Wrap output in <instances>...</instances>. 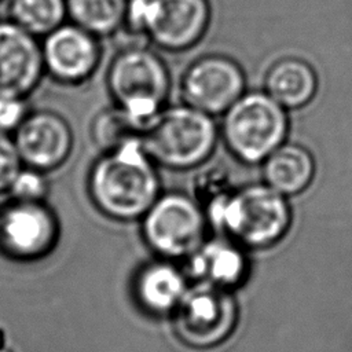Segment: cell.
I'll return each mask as SVG.
<instances>
[{"label": "cell", "instance_id": "obj_1", "mask_svg": "<svg viewBox=\"0 0 352 352\" xmlns=\"http://www.w3.org/2000/svg\"><path fill=\"white\" fill-rule=\"evenodd\" d=\"M154 161L140 139L102 153L88 175V192L95 206L114 220L144 216L158 198Z\"/></svg>", "mask_w": 352, "mask_h": 352}, {"label": "cell", "instance_id": "obj_2", "mask_svg": "<svg viewBox=\"0 0 352 352\" xmlns=\"http://www.w3.org/2000/svg\"><path fill=\"white\" fill-rule=\"evenodd\" d=\"M216 136L210 116L187 104L160 110L146 124L140 143L154 162L184 169L210 155Z\"/></svg>", "mask_w": 352, "mask_h": 352}, {"label": "cell", "instance_id": "obj_3", "mask_svg": "<svg viewBox=\"0 0 352 352\" xmlns=\"http://www.w3.org/2000/svg\"><path fill=\"white\" fill-rule=\"evenodd\" d=\"M106 84L114 103L146 126L162 110L169 92V74L155 52L144 47H128L113 58Z\"/></svg>", "mask_w": 352, "mask_h": 352}, {"label": "cell", "instance_id": "obj_4", "mask_svg": "<svg viewBox=\"0 0 352 352\" xmlns=\"http://www.w3.org/2000/svg\"><path fill=\"white\" fill-rule=\"evenodd\" d=\"M212 221L248 246H267L283 235L290 221L283 194L267 186L235 191L208 213Z\"/></svg>", "mask_w": 352, "mask_h": 352}, {"label": "cell", "instance_id": "obj_5", "mask_svg": "<svg viewBox=\"0 0 352 352\" xmlns=\"http://www.w3.org/2000/svg\"><path fill=\"white\" fill-rule=\"evenodd\" d=\"M285 109L268 94L241 96L224 116L223 133L232 154L245 162L265 160L285 139Z\"/></svg>", "mask_w": 352, "mask_h": 352}, {"label": "cell", "instance_id": "obj_6", "mask_svg": "<svg viewBox=\"0 0 352 352\" xmlns=\"http://www.w3.org/2000/svg\"><path fill=\"white\" fill-rule=\"evenodd\" d=\"M206 0H128L125 25L157 45L179 51L195 44L209 22Z\"/></svg>", "mask_w": 352, "mask_h": 352}, {"label": "cell", "instance_id": "obj_7", "mask_svg": "<svg viewBox=\"0 0 352 352\" xmlns=\"http://www.w3.org/2000/svg\"><path fill=\"white\" fill-rule=\"evenodd\" d=\"M235 301L223 287L209 282L186 290L175 308L173 324L182 341L210 346L223 341L235 324Z\"/></svg>", "mask_w": 352, "mask_h": 352}, {"label": "cell", "instance_id": "obj_8", "mask_svg": "<svg viewBox=\"0 0 352 352\" xmlns=\"http://www.w3.org/2000/svg\"><path fill=\"white\" fill-rule=\"evenodd\" d=\"M58 220L43 201L11 198L0 209V250L16 261L48 254L58 241Z\"/></svg>", "mask_w": 352, "mask_h": 352}, {"label": "cell", "instance_id": "obj_9", "mask_svg": "<svg viewBox=\"0 0 352 352\" xmlns=\"http://www.w3.org/2000/svg\"><path fill=\"white\" fill-rule=\"evenodd\" d=\"M202 234L204 217L199 208L182 194L158 197L144 214V239L162 256L180 257L194 252Z\"/></svg>", "mask_w": 352, "mask_h": 352}, {"label": "cell", "instance_id": "obj_10", "mask_svg": "<svg viewBox=\"0 0 352 352\" xmlns=\"http://www.w3.org/2000/svg\"><path fill=\"white\" fill-rule=\"evenodd\" d=\"M12 139L23 166L44 173L62 166L74 144L69 122L51 110L28 113L12 132Z\"/></svg>", "mask_w": 352, "mask_h": 352}, {"label": "cell", "instance_id": "obj_11", "mask_svg": "<svg viewBox=\"0 0 352 352\" xmlns=\"http://www.w3.org/2000/svg\"><path fill=\"white\" fill-rule=\"evenodd\" d=\"M45 73L66 85H78L91 78L99 66V37L70 22L63 23L41 43Z\"/></svg>", "mask_w": 352, "mask_h": 352}, {"label": "cell", "instance_id": "obj_12", "mask_svg": "<svg viewBox=\"0 0 352 352\" xmlns=\"http://www.w3.org/2000/svg\"><path fill=\"white\" fill-rule=\"evenodd\" d=\"M245 77L241 67L226 56H205L186 72L182 92L186 103L206 114L227 111L243 92Z\"/></svg>", "mask_w": 352, "mask_h": 352}, {"label": "cell", "instance_id": "obj_13", "mask_svg": "<svg viewBox=\"0 0 352 352\" xmlns=\"http://www.w3.org/2000/svg\"><path fill=\"white\" fill-rule=\"evenodd\" d=\"M38 37L11 19L0 21V98L26 99L45 73Z\"/></svg>", "mask_w": 352, "mask_h": 352}, {"label": "cell", "instance_id": "obj_14", "mask_svg": "<svg viewBox=\"0 0 352 352\" xmlns=\"http://www.w3.org/2000/svg\"><path fill=\"white\" fill-rule=\"evenodd\" d=\"M316 85V74L311 65L297 58L278 60L265 78L267 94L289 109L308 103L315 95Z\"/></svg>", "mask_w": 352, "mask_h": 352}, {"label": "cell", "instance_id": "obj_15", "mask_svg": "<svg viewBox=\"0 0 352 352\" xmlns=\"http://www.w3.org/2000/svg\"><path fill=\"white\" fill-rule=\"evenodd\" d=\"M315 170L309 151L297 144H280L264 160V177L280 194H297L312 180Z\"/></svg>", "mask_w": 352, "mask_h": 352}, {"label": "cell", "instance_id": "obj_16", "mask_svg": "<svg viewBox=\"0 0 352 352\" xmlns=\"http://www.w3.org/2000/svg\"><path fill=\"white\" fill-rule=\"evenodd\" d=\"M186 293L182 274L165 263L144 267L135 280V296L148 312L164 314L172 311Z\"/></svg>", "mask_w": 352, "mask_h": 352}, {"label": "cell", "instance_id": "obj_17", "mask_svg": "<svg viewBox=\"0 0 352 352\" xmlns=\"http://www.w3.org/2000/svg\"><path fill=\"white\" fill-rule=\"evenodd\" d=\"M192 272L205 282L231 286L241 282L246 272V260L241 250L224 242H213L202 248L192 258Z\"/></svg>", "mask_w": 352, "mask_h": 352}, {"label": "cell", "instance_id": "obj_18", "mask_svg": "<svg viewBox=\"0 0 352 352\" xmlns=\"http://www.w3.org/2000/svg\"><path fill=\"white\" fill-rule=\"evenodd\" d=\"M70 22L96 37L116 33L125 25L128 0H66Z\"/></svg>", "mask_w": 352, "mask_h": 352}, {"label": "cell", "instance_id": "obj_19", "mask_svg": "<svg viewBox=\"0 0 352 352\" xmlns=\"http://www.w3.org/2000/svg\"><path fill=\"white\" fill-rule=\"evenodd\" d=\"M143 129L144 124L114 103L95 116L91 124V138L98 148L106 153L140 139Z\"/></svg>", "mask_w": 352, "mask_h": 352}, {"label": "cell", "instance_id": "obj_20", "mask_svg": "<svg viewBox=\"0 0 352 352\" xmlns=\"http://www.w3.org/2000/svg\"><path fill=\"white\" fill-rule=\"evenodd\" d=\"M10 19L36 37H45L67 18L66 0H11Z\"/></svg>", "mask_w": 352, "mask_h": 352}, {"label": "cell", "instance_id": "obj_21", "mask_svg": "<svg viewBox=\"0 0 352 352\" xmlns=\"http://www.w3.org/2000/svg\"><path fill=\"white\" fill-rule=\"evenodd\" d=\"M195 192L208 213L221 206L234 194L231 179L223 168H210L198 175L195 180Z\"/></svg>", "mask_w": 352, "mask_h": 352}, {"label": "cell", "instance_id": "obj_22", "mask_svg": "<svg viewBox=\"0 0 352 352\" xmlns=\"http://www.w3.org/2000/svg\"><path fill=\"white\" fill-rule=\"evenodd\" d=\"M47 188L48 184L44 172L32 168H22L12 182L8 192L14 199L43 201L47 194Z\"/></svg>", "mask_w": 352, "mask_h": 352}, {"label": "cell", "instance_id": "obj_23", "mask_svg": "<svg viewBox=\"0 0 352 352\" xmlns=\"http://www.w3.org/2000/svg\"><path fill=\"white\" fill-rule=\"evenodd\" d=\"M22 168L23 164L18 154L12 135L0 131V194L10 190L12 182Z\"/></svg>", "mask_w": 352, "mask_h": 352}, {"label": "cell", "instance_id": "obj_24", "mask_svg": "<svg viewBox=\"0 0 352 352\" xmlns=\"http://www.w3.org/2000/svg\"><path fill=\"white\" fill-rule=\"evenodd\" d=\"M28 113L25 99L0 98V131L14 132Z\"/></svg>", "mask_w": 352, "mask_h": 352}, {"label": "cell", "instance_id": "obj_25", "mask_svg": "<svg viewBox=\"0 0 352 352\" xmlns=\"http://www.w3.org/2000/svg\"><path fill=\"white\" fill-rule=\"evenodd\" d=\"M0 352H10V351H8V349H4V348H1V346H0Z\"/></svg>", "mask_w": 352, "mask_h": 352}, {"label": "cell", "instance_id": "obj_26", "mask_svg": "<svg viewBox=\"0 0 352 352\" xmlns=\"http://www.w3.org/2000/svg\"><path fill=\"white\" fill-rule=\"evenodd\" d=\"M0 1H1V0H0Z\"/></svg>", "mask_w": 352, "mask_h": 352}]
</instances>
